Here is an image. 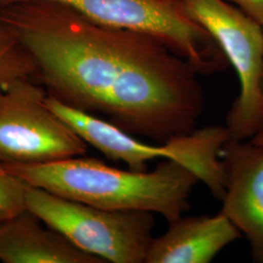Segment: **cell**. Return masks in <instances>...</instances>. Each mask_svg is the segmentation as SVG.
<instances>
[{
    "label": "cell",
    "instance_id": "obj_13",
    "mask_svg": "<svg viewBox=\"0 0 263 263\" xmlns=\"http://www.w3.org/2000/svg\"><path fill=\"white\" fill-rule=\"evenodd\" d=\"M263 27V0H229Z\"/></svg>",
    "mask_w": 263,
    "mask_h": 263
},
{
    "label": "cell",
    "instance_id": "obj_8",
    "mask_svg": "<svg viewBox=\"0 0 263 263\" xmlns=\"http://www.w3.org/2000/svg\"><path fill=\"white\" fill-rule=\"evenodd\" d=\"M221 160L226 183L220 212L247 238L254 262L263 263V146L229 139Z\"/></svg>",
    "mask_w": 263,
    "mask_h": 263
},
{
    "label": "cell",
    "instance_id": "obj_2",
    "mask_svg": "<svg viewBox=\"0 0 263 263\" xmlns=\"http://www.w3.org/2000/svg\"><path fill=\"white\" fill-rule=\"evenodd\" d=\"M3 165L28 185L61 197L105 210L158 214L168 222L190 208L189 199L200 182L191 170L173 160L151 172L117 169L84 155L45 164Z\"/></svg>",
    "mask_w": 263,
    "mask_h": 263
},
{
    "label": "cell",
    "instance_id": "obj_3",
    "mask_svg": "<svg viewBox=\"0 0 263 263\" xmlns=\"http://www.w3.org/2000/svg\"><path fill=\"white\" fill-rule=\"evenodd\" d=\"M49 107L76 134L108 159L125 163L129 170L147 171V162L158 158L177 161L191 170L214 197L226 193L221 151L230 139L226 126H209L164 142L140 141L103 118L81 111L48 95Z\"/></svg>",
    "mask_w": 263,
    "mask_h": 263
},
{
    "label": "cell",
    "instance_id": "obj_10",
    "mask_svg": "<svg viewBox=\"0 0 263 263\" xmlns=\"http://www.w3.org/2000/svg\"><path fill=\"white\" fill-rule=\"evenodd\" d=\"M0 261L4 263H104L26 210L0 222Z\"/></svg>",
    "mask_w": 263,
    "mask_h": 263
},
{
    "label": "cell",
    "instance_id": "obj_6",
    "mask_svg": "<svg viewBox=\"0 0 263 263\" xmlns=\"http://www.w3.org/2000/svg\"><path fill=\"white\" fill-rule=\"evenodd\" d=\"M215 39L240 82L226 116L230 139L246 141L263 124V27L226 0H181Z\"/></svg>",
    "mask_w": 263,
    "mask_h": 263
},
{
    "label": "cell",
    "instance_id": "obj_14",
    "mask_svg": "<svg viewBox=\"0 0 263 263\" xmlns=\"http://www.w3.org/2000/svg\"><path fill=\"white\" fill-rule=\"evenodd\" d=\"M250 140L254 142V143L263 146V124L261 125V127L258 129V131L254 134V137L252 139H250Z\"/></svg>",
    "mask_w": 263,
    "mask_h": 263
},
{
    "label": "cell",
    "instance_id": "obj_4",
    "mask_svg": "<svg viewBox=\"0 0 263 263\" xmlns=\"http://www.w3.org/2000/svg\"><path fill=\"white\" fill-rule=\"evenodd\" d=\"M27 210L104 262L143 263L155 226L154 214L93 207L27 184Z\"/></svg>",
    "mask_w": 263,
    "mask_h": 263
},
{
    "label": "cell",
    "instance_id": "obj_5",
    "mask_svg": "<svg viewBox=\"0 0 263 263\" xmlns=\"http://www.w3.org/2000/svg\"><path fill=\"white\" fill-rule=\"evenodd\" d=\"M34 1L58 3L106 27L158 38L200 76L221 71L229 65L215 39L191 17L181 0H0V7Z\"/></svg>",
    "mask_w": 263,
    "mask_h": 263
},
{
    "label": "cell",
    "instance_id": "obj_9",
    "mask_svg": "<svg viewBox=\"0 0 263 263\" xmlns=\"http://www.w3.org/2000/svg\"><path fill=\"white\" fill-rule=\"evenodd\" d=\"M152 239L145 263H209L241 232L221 212L216 216H180Z\"/></svg>",
    "mask_w": 263,
    "mask_h": 263
},
{
    "label": "cell",
    "instance_id": "obj_7",
    "mask_svg": "<svg viewBox=\"0 0 263 263\" xmlns=\"http://www.w3.org/2000/svg\"><path fill=\"white\" fill-rule=\"evenodd\" d=\"M44 89L22 78L0 90V162L45 164L85 155V142L47 104Z\"/></svg>",
    "mask_w": 263,
    "mask_h": 263
},
{
    "label": "cell",
    "instance_id": "obj_11",
    "mask_svg": "<svg viewBox=\"0 0 263 263\" xmlns=\"http://www.w3.org/2000/svg\"><path fill=\"white\" fill-rule=\"evenodd\" d=\"M36 67L26 49L0 20V90L22 78H30Z\"/></svg>",
    "mask_w": 263,
    "mask_h": 263
},
{
    "label": "cell",
    "instance_id": "obj_12",
    "mask_svg": "<svg viewBox=\"0 0 263 263\" xmlns=\"http://www.w3.org/2000/svg\"><path fill=\"white\" fill-rule=\"evenodd\" d=\"M25 183L0 162V222L27 210Z\"/></svg>",
    "mask_w": 263,
    "mask_h": 263
},
{
    "label": "cell",
    "instance_id": "obj_1",
    "mask_svg": "<svg viewBox=\"0 0 263 263\" xmlns=\"http://www.w3.org/2000/svg\"><path fill=\"white\" fill-rule=\"evenodd\" d=\"M0 20L62 103L156 142L196 129L205 108L200 74L158 38L46 1L2 6Z\"/></svg>",
    "mask_w": 263,
    "mask_h": 263
}]
</instances>
